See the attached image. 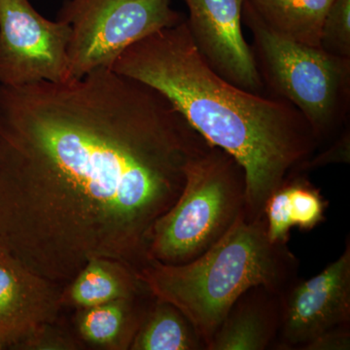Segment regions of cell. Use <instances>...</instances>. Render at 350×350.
Returning a JSON list of instances; mask_svg holds the SVG:
<instances>
[{"mask_svg": "<svg viewBox=\"0 0 350 350\" xmlns=\"http://www.w3.org/2000/svg\"><path fill=\"white\" fill-rule=\"evenodd\" d=\"M300 261L286 243L271 241L265 215L241 214L229 232L194 261H149L138 271L149 293L180 310L206 349L230 308L255 286L284 293L299 280Z\"/></svg>", "mask_w": 350, "mask_h": 350, "instance_id": "3", "label": "cell"}, {"mask_svg": "<svg viewBox=\"0 0 350 350\" xmlns=\"http://www.w3.org/2000/svg\"><path fill=\"white\" fill-rule=\"evenodd\" d=\"M57 20L70 27L68 57L72 78L111 68L126 48L184 21L170 0H64Z\"/></svg>", "mask_w": 350, "mask_h": 350, "instance_id": "6", "label": "cell"}, {"mask_svg": "<svg viewBox=\"0 0 350 350\" xmlns=\"http://www.w3.org/2000/svg\"><path fill=\"white\" fill-rule=\"evenodd\" d=\"M350 324V243L344 252L310 280L282 295V319L273 349L303 350L321 334Z\"/></svg>", "mask_w": 350, "mask_h": 350, "instance_id": "8", "label": "cell"}, {"mask_svg": "<svg viewBox=\"0 0 350 350\" xmlns=\"http://www.w3.org/2000/svg\"><path fill=\"white\" fill-rule=\"evenodd\" d=\"M69 39L68 24L46 19L29 0H0V85L72 79Z\"/></svg>", "mask_w": 350, "mask_h": 350, "instance_id": "7", "label": "cell"}, {"mask_svg": "<svg viewBox=\"0 0 350 350\" xmlns=\"http://www.w3.org/2000/svg\"><path fill=\"white\" fill-rule=\"evenodd\" d=\"M110 69L162 94L208 144L238 161L248 217L264 216L271 193L303 174L319 148L312 126L291 103L245 91L216 73L185 20L126 48Z\"/></svg>", "mask_w": 350, "mask_h": 350, "instance_id": "2", "label": "cell"}, {"mask_svg": "<svg viewBox=\"0 0 350 350\" xmlns=\"http://www.w3.org/2000/svg\"><path fill=\"white\" fill-rule=\"evenodd\" d=\"M130 350H207L192 322L172 304L154 298Z\"/></svg>", "mask_w": 350, "mask_h": 350, "instance_id": "15", "label": "cell"}, {"mask_svg": "<svg viewBox=\"0 0 350 350\" xmlns=\"http://www.w3.org/2000/svg\"><path fill=\"white\" fill-rule=\"evenodd\" d=\"M211 146L162 94L110 68L0 85V243L63 286L98 258L138 273Z\"/></svg>", "mask_w": 350, "mask_h": 350, "instance_id": "1", "label": "cell"}, {"mask_svg": "<svg viewBox=\"0 0 350 350\" xmlns=\"http://www.w3.org/2000/svg\"><path fill=\"white\" fill-rule=\"evenodd\" d=\"M350 162V133L349 129H345L340 133V137L326 149L325 151L315 153L314 155L305 163L301 172H308L310 170L323 167L332 163H349Z\"/></svg>", "mask_w": 350, "mask_h": 350, "instance_id": "20", "label": "cell"}, {"mask_svg": "<svg viewBox=\"0 0 350 350\" xmlns=\"http://www.w3.org/2000/svg\"><path fill=\"white\" fill-rule=\"evenodd\" d=\"M248 2L262 22L276 33L297 43L320 47L322 25L333 0H248Z\"/></svg>", "mask_w": 350, "mask_h": 350, "instance_id": "14", "label": "cell"}, {"mask_svg": "<svg viewBox=\"0 0 350 350\" xmlns=\"http://www.w3.org/2000/svg\"><path fill=\"white\" fill-rule=\"evenodd\" d=\"M245 172L227 152L211 145L189 163L180 196L152 230L147 258L183 265L206 253L245 211Z\"/></svg>", "mask_w": 350, "mask_h": 350, "instance_id": "5", "label": "cell"}, {"mask_svg": "<svg viewBox=\"0 0 350 350\" xmlns=\"http://www.w3.org/2000/svg\"><path fill=\"white\" fill-rule=\"evenodd\" d=\"M25 350L82 349L72 332L62 326L61 322L46 326L23 345Z\"/></svg>", "mask_w": 350, "mask_h": 350, "instance_id": "19", "label": "cell"}, {"mask_svg": "<svg viewBox=\"0 0 350 350\" xmlns=\"http://www.w3.org/2000/svg\"><path fill=\"white\" fill-rule=\"evenodd\" d=\"M289 184L294 227L297 226L301 231H312L325 219L328 202L319 189L301 174L292 177Z\"/></svg>", "mask_w": 350, "mask_h": 350, "instance_id": "16", "label": "cell"}, {"mask_svg": "<svg viewBox=\"0 0 350 350\" xmlns=\"http://www.w3.org/2000/svg\"><path fill=\"white\" fill-rule=\"evenodd\" d=\"M243 20L253 38V54L265 88L291 103L322 142L340 133L350 105V57L304 45L276 33L248 0Z\"/></svg>", "mask_w": 350, "mask_h": 350, "instance_id": "4", "label": "cell"}, {"mask_svg": "<svg viewBox=\"0 0 350 350\" xmlns=\"http://www.w3.org/2000/svg\"><path fill=\"white\" fill-rule=\"evenodd\" d=\"M64 287L32 271L0 243V350L21 349L59 322Z\"/></svg>", "mask_w": 350, "mask_h": 350, "instance_id": "10", "label": "cell"}, {"mask_svg": "<svg viewBox=\"0 0 350 350\" xmlns=\"http://www.w3.org/2000/svg\"><path fill=\"white\" fill-rule=\"evenodd\" d=\"M154 297L149 292L75 310L73 336L83 347L130 350Z\"/></svg>", "mask_w": 350, "mask_h": 350, "instance_id": "12", "label": "cell"}, {"mask_svg": "<svg viewBox=\"0 0 350 350\" xmlns=\"http://www.w3.org/2000/svg\"><path fill=\"white\" fill-rule=\"evenodd\" d=\"M290 179L271 193L264 206L267 231L269 239L275 243L287 244L290 231L294 227L290 200Z\"/></svg>", "mask_w": 350, "mask_h": 350, "instance_id": "18", "label": "cell"}, {"mask_svg": "<svg viewBox=\"0 0 350 350\" xmlns=\"http://www.w3.org/2000/svg\"><path fill=\"white\" fill-rule=\"evenodd\" d=\"M193 42L208 66L232 84L261 94L264 83L243 36L244 0H183Z\"/></svg>", "mask_w": 350, "mask_h": 350, "instance_id": "9", "label": "cell"}, {"mask_svg": "<svg viewBox=\"0 0 350 350\" xmlns=\"http://www.w3.org/2000/svg\"><path fill=\"white\" fill-rule=\"evenodd\" d=\"M149 292L137 271L115 260L94 259L64 287V308L82 310Z\"/></svg>", "mask_w": 350, "mask_h": 350, "instance_id": "13", "label": "cell"}, {"mask_svg": "<svg viewBox=\"0 0 350 350\" xmlns=\"http://www.w3.org/2000/svg\"><path fill=\"white\" fill-rule=\"evenodd\" d=\"M350 349L349 325L337 327L321 334L303 347V350Z\"/></svg>", "mask_w": 350, "mask_h": 350, "instance_id": "21", "label": "cell"}, {"mask_svg": "<svg viewBox=\"0 0 350 350\" xmlns=\"http://www.w3.org/2000/svg\"><path fill=\"white\" fill-rule=\"evenodd\" d=\"M320 47L350 57V0H333L322 25Z\"/></svg>", "mask_w": 350, "mask_h": 350, "instance_id": "17", "label": "cell"}, {"mask_svg": "<svg viewBox=\"0 0 350 350\" xmlns=\"http://www.w3.org/2000/svg\"><path fill=\"white\" fill-rule=\"evenodd\" d=\"M282 295L255 286L234 301L207 350L273 349L282 319Z\"/></svg>", "mask_w": 350, "mask_h": 350, "instance_id": "11", "label": "cell"}]
</instances>
